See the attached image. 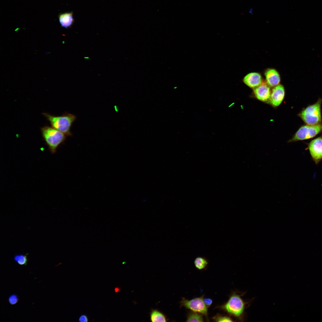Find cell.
Segmentation results:
<instances>
[{"instance_id": "6da1fadb", "label": "cell", "mask_w": 322, "mask_h": 322, "mask_svg": "<svg viewBox=\"0 0 322 322\" xmlns=\"http://www.w3.org/2000/svg\"><path fill=\"white\" fill-rule=\"evenodd\" d=\"M42 114L49 122L52 127L63 133L66 136L72 135L71 127L76 118L75 115L67 113L59 116L51 115L46 113H43Z\"/></svg>"}, {"instance_id": "7a4b0ae2", "label": "cell", "mask_w": 322, "mask_h": 322, "mask_svg": "<svg viewBox=\"0 0 322 322\" xmlns=\"http://www.w3.org/2000/svg\"><path fill=\"white\" fill-rule=\"evenodd\" d=\"M43 140L52 154H55L59 145L63 143L66 136L52 127L45 126L41 129Z\"/></svg>"}, {"instance_id": "3957f363", "label": "cell", "mask_w": 322, "mask_h": 322, "mask_svg": "<svg viewBox=\"0 0 322 322\" xmlns=\"http://www.w3.org/2000/svg\"><path fill=\"white\" fill-rule=\"evenodd\" d=\"M322 100L319 98L315 103L302 110L298 116L307 125H315L321 123V105Z\"/></svg>"}, {"instance_id": "277c9868", "label": "cell", "mask_w": 322, "mask_h": 322, "mask_svg": "<svg viewBox=\"0 0 322 322\" xmlns=\"http://www.w3.org/2000/svg\"><path fill=\"white\" fill-rule=\"evenodd\" d=\"M245 306V302L241 295L233 293L230 296L227 301L220 306V308L230 314L240 318L243 315Z\"/></svg>"}, {"instance_id": "5b68a950", "label": "cell", "mask_w": 322, "mask_h": 322, "mask_svg": "<svg viewBox=\"0 0 322 322\" xmlns=\"http://www.w3.org/2000/svg\"><path fill=\"white\" fill-rule=\"evenodd\" d=\"M322 131V123L315 125H304L300 127L288 143L302 140L313 138Z\"/></svg>"}, {"instance_id": "8992f818", "label": "cell", "mask_w": 322, "mask_h": 322, "mask_svg": "<svg viewBox=\"0 0 322 322\" xmlns=\"http://www.w3.org/2000/svg\"><path fill=\"white\" fill-rule=\"evenodd\" d=\"M203 297L202 295L191 300L183 298L181 301V305L193 312L203 314L207 318L208 307L204 303Z\"/></svg>"}, {"instance_id": "52a82bcc", "label": "cell", "mask_w": 322, "mask_h": 322, "mask_svg": "<svg viewBox=\"0 0 322 322\" xmlns=\"http://www.w3.org/2000/svg\"><path fill=\"white\" fill-rule=\"evenodd\" d=\"M285 94L284 86L281 85L279 84L274 87L272 89L268 102L273 107H278L282 102Z\"/></svg>"}, {"instance_id": "ba28073f", "label": "cell", "mask_w": 322, "mask_h": 322, "mask_svg": "<svg viewBox=\"0 0 322 322\" xmlns=\"http://www.w3.org/2000/svg\"><path fill=\"white\" fill-rule=\"evenodd\" d=\"M309 148L312 158L318 161L322 158V137H319L312 140L309 143Z\"/></svg>"}, {"instance_id": "9c48e42d", "label": "cell", "mask_w": 322, "mask_h": 322, "mask_svg": "<svg viewBox=\"0 0 322 322\" xmlns=\"http://www.w3.org/2000/svg\"><path fill=\"white\" fill-rule=\"evenodd\" d=\"M271 93L270 86L265 82H262L260 85L253 89L255 97L258 100L264 102L268 101Z\"/></svg>"}, {"instance_id": "30bf717a", "label": "cell", "mask_w": 322, "mask_h": 322, "mask_svg": "<svg viewBox=\"0 0 322 322\" xmlns=\"http://www.w3.org/2000/svg\"><path fill=\"white\" fill-rule=\"evenodd\" d=\"M243 81L250 88L254 89L261 84L262 82V77L258 73L251 72L244 78Z\"/></svg>"}, {"instance_id": "8fae6325", "label": "cell", "mask_w": 322, "mask_h": 322, "mask_svg": "<svg viewBox=\"0 0 322 322\" xmlns=\"http://www.w3.org/2000/svg\"><path fill=\"white\" fill-rule=\"evenodd\" d=\"M266 83L270 86L275 87L279 84L280 77L278 72L275 69H269L265 72Z\"/></svg>"}, {"instance_id": "7c38bea8", "label": "cell", "mask_w": 322, "mask_h": 322, "mask_svg": "<svg viewBox=\"0 0 322 322\" xmlns=\"http://www.w3.org/2000/svg\"><path fill=\"white\" fill-rule=\"evenodd\" d=\"M59 21L61 26L68 28L71 27L74 22L72 12L61 13L58 15Z\"/></svg>"}, {"instance_id": "4fadbf2b", "label": "cell", "mask_w": 322, "mask_h": 322, "mask_svg": "<svg viewBox=\"0 0 322 322\" xmlns=\"http://www.w3.org/2000/svg\"><path fill=\"white\" fill-rule=\"evenodd\" d=\"M150 319L152 322H166L165 316L157 310H153L150 314Z\"/></svg>"}, {"instance_id": "5bb4252c", "label": "cell", "mask_w": 322, "mask_h": 322, "mask_svg": "<svg viewBox=\"0 0 322 322\" xmlns=\"http://www.w3.org/2000/svg\"><path fill=\"white\" fill-rule=\"evenodd\" d=\"M194 263L195 267L199 270L204 269L208 264V261L206 259L200 256L196 257L194 260Z\"/></svg>"}, {"instance_id": "9a60e30c", "label": "cell", "mask_w": 322, "mask_h": 322, "mask_svg": "<svg viewBox=\"0 0 322 322\" xmlns=\"http://www.w3.org/2000/svg\"><path fill=\"white\" fill-rule=\"evenodd\" d=\"M187 322H203L202 315L200 313L194 312H190L188 314Z\"/></svg>"}, {"instance_id": "2e32d148", "label": "cell", "mask_w": 322, "mask_h": 322, "mask_svg": "<svg viewBox=\"0 0 322 322\" xmlns=\"http://www.w3.org/2000/svg\"><path fill=\"white\" fill-rule=\"evenodd\" d=\"M14 259L20 265H26L27 264L28 259L26 254H16L14 256Z\"/></svg>"}, {"instance_id": "e0dca14e", "label": "cell", "mask_w": 322, "mask_h": 322, "mask_svg": "<svg viewBox=\"0 0 322 322\" xmlns=\"http://www.w3.org/2000/svg\"><path fill=\"white\" fill-rule=\"evenodd\" d=\"M213 319L217 322H232L233 321L229 317L220 315H218L213 317Z\"/></svg>"}, {"instance_id": "ac0fdd59", "label": "cell", "mask_w": 322, "mask_h": 322, "mask_svg": "<svg viewBox=\"0 0 322 322\" xmlns=\"http://www.w3.org/2000/svg\"><path fill=\"white\" fill-rule=\"evenodd\" d=\"M8 301L10 304L13 305L18 302L19 301V298L17 295L12 294L9 296Z\"/></svg>"}, {"instance_id": "d6986e66", "label": "cell", "mask_w": 322, "mask_h": 322, "mask_svg": "<svg viewBox=\"0 0 322 322\" xmlns=\"http://www.w3.org/2000/svg\"><path fill=\"white\" fill-rule=\"evenodd\" d=\"M212 300L210 298H204V301L205 304L208 307H209L212 303Z\"/></svg>"}, {"instance_id": "ffe728a7", "label": "cell", "mask_w": 322, "mask_h": 322, "mask_svg": "<svg viewBox=\"0 0 322 322\" xmlns=\"http://www.w3.org/2000/svg\"><path fill=\"white\" fill-rule=\"evenodd\" d=\"M79 321L80 322H86L88 321L87 316L85 315H82L79 317Z\"/></svg>"}, {"instance_id": "44dd1931", "label": "cell", "mask_w": 322, "mask_h": 322, "mask_svg": "<svg viewBox=\"0 0 322 322\" xmlns=\"http://www.w3.org/2000/svg\"><path fill=\"white\" fill-rule=\"evenodd\" d=\"M120 290V288L118 287H116L114 288V290L115 293H117Z\"/></svg>"}]
</instances>
